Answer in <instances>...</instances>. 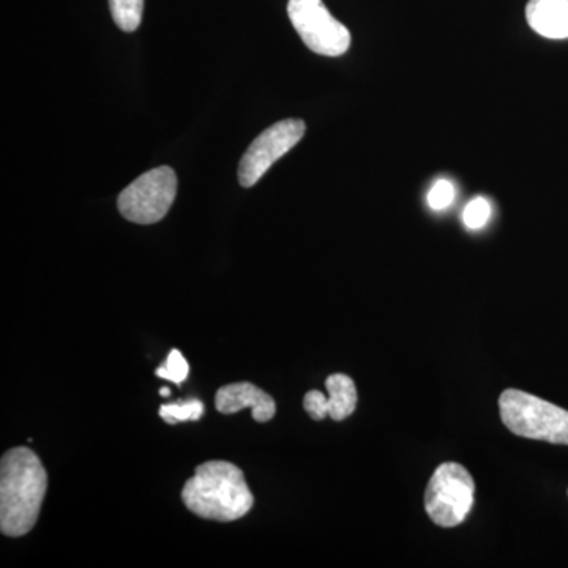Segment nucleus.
I'll list each match as a JSON object with an SVG mask.
<instances>
[{
  "instance_id": "obj_15",
  "label": "nucleus",
  "mask_w": 568,
  "mask_h": 568,
  "mask_svg": "<svg viewBox=\"0 0 568 568\" xmlns=\"http://www.w3.org/2000/svg\"><path fill=\"white\" fill-rule=\"evenodd\" d=\"M455 186L447 179H439L435 182L428 193V205L433 211H444L448 205L454 203Z\"/></svg>"
},
{
  "instance_id": "obj_9",
  "label": "nucleus",
  "mask_w": 568,
  "mask_h": 568,
  "mask_svg": "<svg viewBox=\"0 0 568 568\" xmlns=\"http://www.w3.org/2000/svg\"><path fill=\"white\" fill-rule=\"evenodd\" d=\"M530 28L545 39H568V0H530L526 7Z\"/></svg>"
},
{
  "instance_id": "obj_2",
  "label": "nucleus",
  "mask_w": 568,
  "mask_h": 568,
  "mask_svg": "<svg viewBox=\"0 0 568 568\" xmlns=\"http://www.w3.org/2000/svg\"><path fill=\"white\" fill-rule=\"evenodd\" d=\"M182 500L196 517L222 523L244 518L254 504L244 473L227 462L197 466L182 489Z\"/></svg>"
},
{
  "instance_id": "obj_12",
  "label": "nucleus",
  "mask_w": 568,
  "mask_h": 568,
  "mask_svg": "<svg viewBox=\"0 0 568 568\" xmlns=\"http://www.w3.org/2000/svg\"><path fill=\"white\" fill-rule=\"evenodd\" d=\"M204 403L197 398L185 399V402L171 403L160 407V417L168 425H178L181 422H197L204 416Z\"/></svg>"
},
{
  "instance_id": "obj_5",
  "label": "nucleus",
  "mask_w": 568,
  "mask_h": 568,
  "mask_svg": "<svg viewBox=\"0 0 568 568\" xmlns=\"http://www.w3.org/2000/svg\"><path fill=\"white\" fill-rule=\"evenodd\" d=\"M178 193V175L170 166L142 174L119 194L118 207L123 219L136 224L162 222Z\"/></svg>"
},
{
  "instance_id": "obj_11",
  "label": "nucleus",
  "mask_w": 568,
  "mask_h": 568,
  "mask_svg": "<svg viewBox=\"0 0 568 568\" xmlns=\"http://www.w3.org/2000/svg\"><path fill=\"white\" fill-rule=\"evenodd\" d=\"M112 18L123 32H134L140 28L144 0H110Z\"/></svg>"
},
{
  "instance_id": "obj_6",
  "label": "nucleus",
  "mask_w": 568,
  "mask_h": 568,
  "mask_svg": "<svg viewBox=\"0 0 568 568\" xmlns=\"http://www.w3.org/2000/svg\"><path fill=\"white\" fill-rule=\"evenodd\" d=\"M287 14L306 47L316 54L338 58L349 50V29L332 17L323 0H290Z\"/></svg>"
},
{
  "instance_id": "obj_3",
  "label": "nucleus",
  "mask_w": 568,
  "mask_h": 568,
  "mask_svg": "<svg viewBox=\"0 0 568 568\" xmlns=\"http://www.w3.org/2000/svg\"><path fill=\"white\" fill-rule=\"evenodd\" d=\"M500 418L514 435L568 446V410L517 388L499 396Z\"/></svg>"
},
{
  "instance_id": "obj_8",
  "label": "nucleus",
  "mask_w": 568,
  "mask_h": 568,
  "mask_svg": "<svg viewBox=\"0 0 568 568\" xmlns=\"http://www.w3.org/2000/svg\"><path fill=\"white\" fill-rule=\"evenodd\" d=\"M216 410L222 414H237L245 407H252V416L257 424L272 420L276 414L275 399L263 388L250 383L224 386L216 392Z\"/></svg>"
},
{
  "instance_id": "obj_17",
  "label": "nucleus",
  "mask_w": 568,
  "mask_h": 568,
  "mask_svg": "<svg viewBox=\"0 0 568 568\" xmlns=\"http://www.w3.org/2000/svg\"><path fill=\"white\" fill-rule=\"evenodd\" d=\"M160 395L170 396L171 395L170 388H166V387L162 388V390H160Z\"/></svg>"
},
{
  "instance_id": "obj_10",
  "label": "nucleus",
  "mask_w": 568,
  "mask_h": 568,
  "mask_svg": "<svg viewBox=\"0 0 568 568\" xmlns=\"http://www.w3.org/2000/svg\"><path fill=\"white\" fill-rule=\"evenodd\" d=\"M325 388L328 392V417L332 420L342 422L353 416L355 407H357V388H355L354 381L349 376L335 373L325 379Z\"/></svg>"
},
{
  "instance_id": "obj_13",
  "label": "nucleus",
  "mask_w": 568,
  "mask_h": 568,
  "mask_svg": "<svg viewBox=\"0 0 568 568\" xmlns=\"http://www.w3.org/2000/svg\"><path fill=\"white\" fill-rule=\"evenodd\" d=\"M189 362L185 361V357L178 349H173L168 355L166 362L156 368L155 375L181 386L183 381L189 377Z\"/></svg>"
},
{
  "instance_id": "obj_1",
  "label": "nucleus",
  "mask_w": 568,
  "mask_h": 568,
  "mask_svg": "<svg viewBox=\"0 0 568 568\" xmlns=\"http://www.w3.org/2000/svg\"><path fill=\"white\" fill-rule=\"evenodd\" d=\"M48 488L40 458L26 447L7 452L0 463V530L7 537L31 532Z\"/></svg>"
},
{
  "instance_id": "obj_4",
  "label": "nucleus",
  "mask_w": 568,
  "mask_h": 568,
  "mask_svg": "<svg viewBox=\"0 0 568 568\" xmlns=\"http://www.w3.org/2000/svg\"><path fill=\"white\" fill-rule=\"evenodd\" d=\"M476 484L458 463H444L435 470L425 491V510L440 528H457L474 506Z\"/></svg>"
},
{
  "instance_id": "obj_7",
  "label": "nucleus",
  "mask_w": 568,
  "mask_h": 568,
  "mask_svg": "<svg viewBox=\"0 0 568 568\" xmlns=\"http://www.w3.org/2000/svg\"><path fill=\"white\" fill-rule=\"evenodd\" d=\"M306 125L301 119H286L264 130L239 164V182L245 189L256 185L263 175L305 136Z\"/></svg>"
},
{
  "instance_id": "obj_16",
  "label": "nucleus",
  "mask_w": 568,
  "mask_h": 568,
  "mask_svg": "<svg viewBox=\"0 0 568 568\" xmlns=\"http://www.w3.org/2000/svg\"><path fill=\"white\" fill-rule=\"evenodd\" d=\"M304 407L306 414L313 418V420H324L328 416L327 410V396L320 390H312L305 395Z\"/></svg>"
},
{
  "instance_id": "obj_14",
  "label": "nucleus",
  "mask_w": 568,
  "mask_h": 568,
  "mask_svg": "<svg viewBox=\"0 0 568 568\" xmlns=\"http://www.w3.org/2000/svg\"><path fill=\"white\" fill-rule=\"evenodd\" d=\"M491 216V204L485 197H476L466 205L463 212V223L467 230H481Z\"/></svg>"
}]
</instances>
